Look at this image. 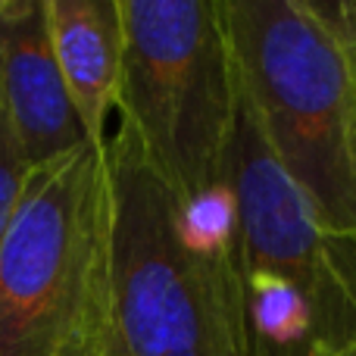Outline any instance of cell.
Wrapping results in <instances>:
<instances>
[{"instance_id": "obj_10", "label": "cell", "mask_w": 356, "mask_h": 356, "mask_svg": "<svg viewBox=\"0 0 356 356\" xmlns=\"http://www.w3.org/2000/svg\"><path fill=\"white\" fill-rule=\"evenodd\" d=\"M341 356H356V347H353V350H347V353H341Z\"/></svg>"}, {"instance_id": "obj_2", "label": "cell", "mask_w": 356, "mask_h": 356, "mask_svg": "<svg viewBox=\"0 0 356 356\" xmlns=\"http://www.w3.org/2000/svg\"><path fill=\"white\" fill-rule=\"evenodd\" d=\"M0 356H119L106 144L31 169L0 244Z\"/></svg>"}, {"instance_id": "obj_5", "label": "cell", "mask_w": 356, "mask_h": 356, "mask_svg": "<svg viewBox=\"0 0 356 356\" xmlns=\"http://www.w3.org/2000/svg\"><path fill=\"white\" fill-rule=\"evenodd\" d=\"M228 184L241 222L244 272L272 278L291 294L316 356L356 347V232L316 219L282 172L241 97Z\"/></svg>"}, {"instance_id": "obj_7", "label": "cell", "mask_w": 356, "mask_h": 356, "mask_svg": "<svg viewBox=\"0 0 356 356\" xmlns=\"http://www.w3.org/2000/svg\"><path fill=\"white\" fill-rule=\"evenodd\" d=\"M54 56L85 138L106 144L122 85L125 29L119 0H44Z\"/></svg>"}, {"instance_id": "obj_6", "label": "cell", "mask_w": 356, "mask_h": 356, "mask_svg": "<svg viewBox=\"0 0 356 356\" xmlns=\"http://www.w3.org/2000/svg\"><path fill=\"white\" fill-rule=\"evenodd\" d=\"M0 110L31 169L91 144L56 66L44 0H0Z\"/></svg>"}, {"instance_id": "obj_9", "label": "cell", "mask_w": 356, "mask_h": 356, "mask_svg": "<svg viewBox=\"0 0 356 356\" xmlns=\"http://www.w3.org/2000/svg\"><path fill=\"white\" fill-rule=\"evenodd\" d=\"M309 10L322 19L332 38L338 41L347 72V94H350V122L356 147V0H307Z\"/></svg>"}, {"instance_id": "obj_1", "label": "cell", "mask_w": 356, "mask_h": 356, "mask_svg": "<svg viewBox=\"0 0 356 356\" xmlns=\"http://www.w3.org/2000/svg\"><path fill=\"white\" fill-rule=\"evenodd\" d=\"M106 156L119 356H247L232 184L181 203L122 125L106 138Z\"/></svg>"}, {"instance_id": "obj_3", "label": "cell", "mask_w": 356, "mask_h": 356, "mask_svg": "<svg viewBox=\"0 0 356 356\" xmlns=\"http://www.w3.org/2000/svg\"><path fill=\"white\" fill-rule=\"evenodd\" d=\"M125 29L116 110L181 203L228 181L241 81L222 0H119Z\"/></svg>"}, {"instance_id": "obj_8", "label": "cell", "mask_w": 356, "mask_h": 356, "mask_svg": "<svg viewBox=\"0 0 356 356\" xmlns=\"http://www.w3.org/2000/svg\"><path fill=\"white\" fill-rule=\"evenodd\" d=\"M31 175V163L13 131L6 113L0 110V244L13 225V216L19 209V200L25 194V184Z\"/></svg>"}, {"instance_id": "obj_4", "label": "cell", "mask_w": 356, "mask_h": 356, "mask_svg": "<svg viewBox=\"0 0 356 356\" xmlns=\"http://www.w3.org/2000/svg\"><path fill=\"white\" fill-rule=\"evenodd\" d=\"M241 97L316 219L356 232V147L344 56L307 0H222Z\"/></svg>"}]
</instances>
